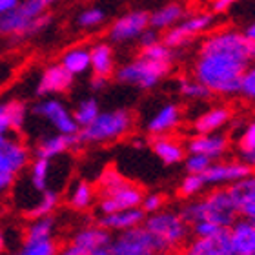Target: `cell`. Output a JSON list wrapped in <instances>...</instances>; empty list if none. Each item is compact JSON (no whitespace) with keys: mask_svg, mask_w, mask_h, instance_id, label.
I'll return each instance as SVG.
<instances>
[{"mask_svg":"<svg viewBox=\"0 0 255 255\" xmlns=\"http://www.w3.org/2000/svg\"><path fill=\"white\" fill-rule=\"evenodd\" d=\"M255 57V42L234 27L212 31L199 46L193 79L206 86L212 95L232 97L239 91L241 75Z\"/></svg>","mask_w":255,"mask_h":255,"instance_id":"1","label":"cell"},{"mask_svg":"<svg viewBox=\"0 0 255 255\" xmlns=\"http://www.w3.org/2000/svg\"><path fill=\"white\" fill-rule=\"evenodd\" d=\"M59 0H20L13 11L0 16V35L15 40L35 37L51 24L48 9Z\"/></svg>","mask_w":255,"mask_h":255,"instance_id":"2","label":"cell"},{"mask_svg":"<svg viewBox=\"0 0 255 255\" xmlns=\"http://www.w3.org/2000/svg\"><path fill=\"white\" fill-rule=\"evenodd\" d=\"M181 215L190 226L199 221H212L221 228H230L235 219L239 217L226 188H215L208 191L206 195H202L201 199L190 201L182 208Z\"/></svg>","mask_w":255,"mask_h":255,"instance_id":"3","label":"cell"},{"mask_svg":"<svg viewBox=\"0 0 255 255\" xmlns=\"http://www.w3.org/2000/svg\"><path fill=\"white\" fill-rule=\"evenodd\" d=\"M142 226L153 237L159 255H164L171 250H177L190 234V224L184 221L179 212L171 210H159L144 217Z\"/></svg>","mask_w":255,"mask_h":255,"instance_id":"4","label":"cell"},{"mask_svg":"<svg viewBox=\"0 0 255 255\" xmlns=\"http://www.w3.org/2000/svg\"><path fill=\"white\" fill-rule=\"evenodd\" d=\"M133 123H135L133 113L124 108L101 112L93 123L88 124L86 128H80L77 138H79V142L84 144L113 142V140L126 137L133 129Z\"/></svg>","mask_w":255,"mask_h":255,"instance_id":"5","label":"cell"},{"mask_svg":"<svg viewBox=\"0 0 255 255\" xmlns=\"http://www.w3.org/2000/svg\"><path fill=\"white\" fill-rule=\"evenodd\" d=\"M171 64L155 62L144 57L129 60L119 69H115V79L128 86H135L138 90H151L170 73Z\"/></svg>","mask_w":255,"mask_h":255,"instance_id":"6","label":"cell"},{"mask_svg":"<svg viewBox=\"0 0 255 255\" xmlns=\"http://www.w3.org/2000/svg\"><path fill=\"white\" fill-rule=\"evenodd\" d=\"M215 24V15L213 13H193L190 16H184L181 22H177L175 26L166 29L160 40L168 46L170 49L184 48L188 44L197 38L202 33H208Z\"/></svg>","mask_w":255,"mask_h":255,"instance_id":"7","label":"cell"},{"mask_svg":"<svg viewBox=\"0 0 255 255\" xmlns=\"http://www.w3.org/2000/svg\"><path fill=\"white\" fill-rule=\"evenodd\" d=\"M108 250L112 252V255H159L153 237L142 224L119 232L110 239Z\"/></svg>","mask_w":255,"mask_h":255,"instance_id":"8","label":"cell"},{"mask_svg":"<svg viewBox=\"0 0 255 255\" xmlns=\"http://www.w3.org/2000/svg\"><path fill=\"white\" fill-rule=\"evenodd\" d=\"M33 113L53 126L57 133H66V135H77L79 126L75 123L73 113L69 112L68 106L59 99H42L33 106Z\"/></svg>","mask_w":255,"mask_h":255,"instance_id":"9","label":"cell"},{"mask_svg":"<svg viewBox=\"0 0 255 255\" xmlns=\"http://www.w3.org/2000/svg\"><path fill=\"white\" fill-rule=\"evenodd\" d=\"M146 27H149V13L144 9H133L113 22L108 29V37L115 44H126L137 40Z\"/></svg>","mask_w":255,"mask_h":255,"instance_id":"10","label":"cell"},{"mask_svg":"<svg viewBox=\"0 0 255 255\" xmlns=\"http://www.w3.org/2000/svg\"><path fill=\"white\" fill-rule=\"evenodd\" d=\"M252 175V166L237 160H213L210 168L202 173V179L206 182V186H226L232 182H237L245 177Z\"/></svg>","mask_w":255,"mask_h":255,"instance_id":"11","label":"cell"},{"mask_svg":"<svg viewBox=\"0 0 255 255\" xmlns=\"http://www.w3.org/2000/svg\"><path fill=\"white\" fill-rule=\"evenodd\" d=\"M29 164V149L13 135H5L0 140V171L18 175Z\"/></svg>","mask_w":255,"mask_h":255,"instance_id":"12","label":"cell"},{"mask_svg":"<svg viewBox=\"0 0 255 255\" xmlns=\"http://www.w3.org/2000/svg\"><path fill=\"white\" fill-rule=\"evenodd\" d=\"M228 252L235 255H255L254 219H235L228 228Z\"/></svg>","mask_w":255,"mask_h":255,"instance_id":"13","label":"cell"},{"mask_svg":"<svg viewBox=\"0 0 255 255\" xmlns=\"http://www.w3.org/2000/svg\"><path fill=\"white\" fill-rule=\"evenodd\" d=\"M142 197H144V193L140 188L135 186L133 182H128L123 188H119V190L101 197L99 210H101V213L104 215V213H113V212H121V210H129V208H138Z\"/></svg>","mask_w":255,"mask_h":255,"instance_id":"14","label":"cell"},{"mask_svg":"<svg viewBox=\"0 0 255 255\" xmlns=\"http://www.w3.org/2000/svg\"><path fill=\"white\" fill-rule=\"evenodd\" d=\"M230 199L239 217L255 219V179L254 175L245 177L237 182H232L228 188Z\"/></svg>","mask_w":255,"mask_h":255,"instance_id":"15","label":"cell"},{"mask_svg":"<svg viewBox=\"0 0 255 255\" xmlns=\"http://www.w3.org/2000/svg\"><path fill=\"white\" fill-rule=\"evenodd\" d=\"M184 148H186V153H199L212 160H219L228 153L230 142L228 137H224L221 133H202V135L197 133L195 137L188 140Z\"/></svg>","mask_w":255,"mask_h":255,"instance_id":"16","label":"cell"},{"mask_svg":"<svg viewBox=\"0 0 255 255\" xmlns=\"http://www.w3.org/2000/svg\"><path fill=\"white\" fill-rule=\"evenodd\" d=\"M73 75H69L60 64H51L44 69L37 86V95L49 97V95H60L71 90L73 86Z\"/></svg>","mask_w":255,"mask_h":255,"instance_id":"17","label":"cell"},{"mask_svg":"<svg viewBox=\"0 0 255 255\" xmlns=\"http://www.w3.org/2000/svg\"><path fill=\"white\" fill-rule=\"evenodd\" d=\"M182 121V112L181 108L173 104V102H168V104H162V106L153 113V117L146 123V131L151 135V137H162V135H170L179 128Z\"/></svg>","mask_w":255,"mask_h":255,"instance_id":"18","label":"cell"},{"mask_svg":"<svg viewBox=\"0 0 255 255\" xmlns=\"http://www.w3.org/2000/svg\"><path fill=\"white\" fill-rule=\"evenodd\" d=\"M110 239H112L110 232L104 230L102 226H86V228L79 230L71 237L69 245L73 246L80 255H86L93 250H99V248L108 246L110 245Z\"/></svg>","mask_w":255,"mask_h":255,"instance_id":"19","label":"cell"},{"mask_svg":"<svg viewBox=\"0 0 255 255\" xmlns=\"http://www.w3.org/2000/svg\"><path fill=\"white\" fill-rule=\"evenodd\" d=\"M146 213L138 208H129V210H121V212L104 213L99 219V226H102L108 232H124V230L135 228L144 223Z\"/></svg>","mask_w":255,"mask_h":255,"instance_id":"20","label":"cell"},{"mask_svg":"<svg viewBox=\"0 0 255 255\" xmlns=\"http://www.w3.org/2000/svg\"><path fill=\"white\" fill-rule=\"evenodd\" d=\"M27 119V108L20 101L0 102V135L20 131Z\"/></svg>","mask_w":255,"mask_h":255,"instance_id":"21","label":"cell"},{"mask_svg":"<svg viewBox=\"0 0 255 255\" xmlns=\"http://www.w3.org/2000/svg\"><path fill=\"white\" fill-rule=\"evenodd\" d=\"M79 144L77 135H66V133H55L49 137H44L35 148V155L40 159L53 160L59 155H64L71 148H75Z\"/></svg>","mask_w":255,"mask_h":255,"instance_id":"22","label":"cell"},{"mask_svg":"<svg viewBox=\"0 0 255 255\" xmlns=\"http://www.w3.org/2000/svg\"><path fill=\"white\" fill-rule=\"evenodd\" d=\"M228 254V228L213 237H195L184 248L182 255H226Z\"/></svg>","mask_w":255,"mask_h":255,"instance_id":"23","label":"cell"},{"mask_svg":"<svg viewBox=\"0 0 255 255\" xmlns=\"http://www.w3.org/2000/svg\"><path fill=\"white\" fill-rule=\"evenodd\" d=\"M90 69L93 75L104 79L115 73V53L108 42H97L90 48Z\"/></svg>","mask_w":255,"mask_h":255,"instance_id":"24","label":"cell"},{"mask_svg":"<svg viewBox=\"0 0 255 255\" xmlns=\"http://www.w3.org/2000/svg\"><path fill=\"white\" fill-rule=\"evenodd\" d=\"M153 153L160 159V162H164L166 166L179 164L186 157V148L181 140L170 137V135H162V137H153L151 142Z\"/></svg>","mask_w":255,"mask_h":255,"instance_id":"25","label":"cell"},{"mask_svg":"<svg viewBox=\"0 0 255 255\" xmlns=\"http://www.w3.org/2000/svg\"><path fill=\"white\" fill-rule=\"evenodd\" d=\"M230 121H232V110L226 106H215V108H210L208 112H204L202 115H199L195 119L193 129L199 135H202V133H217Z\"/></svg>","mask_w":255,"mask_h":255,"instance_id":"26","label":"cell"},{"mask_svg":"<svg viewBox=\"0 0 255 255\" xmlns=\"http://www.w3.org/2000/svg\"><path fill=\"white\" fill-rule=\"evenodd\" d=\"M184 16H186V7L179 2H170L153 13H149V27H153L157 31H166L171 26H175L177 22H181Z\"/></svg>","mask_w":255,"mask_h":255,"instance_id":"27","label":"cell"},{"mask_svg":"<svg viewBox=\"0 0 255 255\" xmlns=\"http://www.w3.org/2000/svg\"><path fill=\"white\" fill-rule=\"evenodd\" d=\"M59 64L73 77L88 73L90 71V48H86V46L69 48L68 51H64Z\"/></svg>","mask_w":255,"mask_h":255,"instance_id":"28","label":"cell"},{"mask_svg":"<svg viewBox=\"0 0 255 255\" xmlns=\"http://www.w3.org/2000/svg\"><path fill=\"white\" fill-rule=\"evenodd\" d=\"M68 202L73 210L84 212V210L91 208V204L95 202V188L91 186L90 182L77 181L73 186H71V190H69Z\"/></svg>","mask_w":255,"mask_h":255,"instance_id":"29","label":"cell"},{"mask_svg":"<svg viewBox=\"0 0 255 255\" xmlns=\"http://www.w3.org/2000/svg\"><path fill=\"white\" fill-rule=\"evenodd\" d=\"M60 202L59 193L51 188L40 191V199H38L35 204H33L29 210H26V217L31 221V219H38V217H46V215H53V212L57 210Z\"/></svg>","mask_w":255,"mask_h":255,"instance_id":"30","label":"cell"},{"mask_svg":"<svg viewBox=\"0 0 255 255\" xmlns=\"http://www.w3.org/2000/svg\"><path fill=\"white\" fill-rule=\"evenodd\" d=\"M55 234V217L46 215V217L31 219L24 230V241H46L53 239Z\"/></svg>","mask_w":255,"mask_h":255,"instance_id":"31","label":"cell"},{"mask_svg":"<svg viewBox=\"0 0 255 255\" xmlns=\"http://www.w3.org/2000/svg\"><path fill=\"white\" fill-rule=\"evenodd\" d=\"M29 166V182L37 191H44L49 188V173H51V160L37 159L33 160Z\"/></svg>","mask_w":255,"mask_h":255,"instance_id":"32","label":"cell"},{"mask_svg":"<svg viewBox=\"0 0 255 255\" xmlns=\"http://www.w3.org/2000/svg\"><path fill=\"white\" fill-rule=\"evenodd\" d=\"M237 148H239L241 160L246 164L254 166L255 162V124L248 123L243 128V133L237 138Z\"/></svg>","mask_w":255,"mask_h":255,"instance_id":"33","label":"cell"},{"mask_svg":"<svg viewBox=\"0 0 255 255\" xmlns=\"http://www.w3.org/2000/svg\"><path fill=\"white\" fill-rule=\"evenodd\" d=\"M71 113H73L75 123H77V126L80 129V128H86L88 124L95 121L97 115L101 113V106H99V102L95 99H84V101H80L77 104V108Z\"/></svg>","mask_w":255,"mask_h":255,"instance_id":"34","label":"cell"},{"mask_svg":"<svg viewBox=\"0 0 255 255\" xmlns=\"http://www.w3.org/2000/svg\"><path fill=\"white\" fill-rule=\"evenodd\" d=\"M59 246L53 239L46 241H24L20 250L13 252L9 255H57Z\"/></svg>","mask_w":255,"mask_h":255,"instance_id":"35","label":"cell"},{"mask_svg":"<svg viewBox=\"0 0 255 255\" xmlns=\"http://www.w3.org/2000/svg\"><path fill=\"white\" fill-rule=\"evenodd\" d=\"M128 179L117 171L115 168H108V170L102 171L101 179H99V195L104 197L108 193H112V191L119 190V188H123L124 184H128Z\"/></svg>","mask_w":255,"mask_h":255,"instance_id":"36","label":"cell"},{"mask_svg":"<svg viewBox=\"0 0 255 255\" xmlns=\"http://www.w3.org/2000/svg\"><path fill=\"white\" fill-rule=\"evenodd\" d=\"M77 26L80 29H95V27L102 26L104 22H106V11L102 9V7H86L84 11H80L79 15H77Z\"/></svg>","mask_w":255,"mask_h":255,"instance_id":"37","label":"cell"},{"mask_svg":"<svg viewBox=\"0 0 255 255\" xmlns=\"http://www.w3.org/2000/svg\"><path fill=\"white\" fill-rule=\"evenodd\" d=\"M179 91H181L182 97H186L190 101H206L212 97L210 90L206 86H202L197 79H181Z\"/></svg>","mask_w":255,"mask_h":255,"instance_id":"38","label":"cell"},{"mask_svg":"<svg viewBox=\"0 0 255 255\" xmlns=\"http://www.w3.org/2000/svg\"><path fill=\"white\" fill-rule=\"evenodd\" d=\"M206 182L202 179V175H195V173H188L182 179L181 186H179V195L182 199H195L197 195H201L202 191L206 190Z\"/></svg>","mask_w":255,"mask_h":255,"instance_id":"39","label":"cell"},{"mask_svg":"<svg viewBox=\"0 0 255 255\" xmlns=\"http://www.w3.org/2000/svg\"><path fill=\"white\" fill-rule=\"evenodd\" d=\"M140 57L148 60H155V62L171 64L173 62V49H170L162 40H159V42L151 44V46L140 48Z\"/></svg>","mask_w":255,"mask_h":255,"instance_id":"40","label":"cell"},{"mask_svg":"<svg viewBox=\"0 0 255 255\" xmlns=\"http://www.w3.org/2000/svg\"><path fill=\"white\" fill-rule=\"evenodd\" d=\"M213 160L204 157V155L199 153H186L184 157V164H186V171L188 173H195V175H202L204 171L210 168Z\"/></svg>","mask_w":255,"mask_h":255,"instance_id":"41","label":"cell"},{"mask_svg":"<svg viewBox=\"0 0 255 255\" xmlns=\"http://www.w3.org/2000/svg\"><path fill=\"white\" fill-rule=\"evenodd\" d=\"M239 95H243L246 101H254L255 97V69L248 68L245 73L241 75L239 80Z\"/></svg>","mask_w":255,"mask_h":255,"instance_id":"42","label":"cell"},{"mask_svg":"<svg viewBox=\"0 0 255 255\" xmlns=\"http://www.w3.org/2000/svg\"><path fill=\"white\" fill-rule=\"evenodd\" d=\"M191 228H193L195 237H213V235L221 234L223 230H226V228H221L219 224L212 223V221H199V223H193Z\"/></svg>","mask_w":255,"mask_h":255,"instance_id":"43","label":"cell"},{"mask_svg":"<svg viewBox=\"0 0 255 255\" xmlns=\"http://www.w3.org/2000/svg\"><path fill=\"white\" fill-rule=\"evenodd\" d=\"M162 206H164V197L160 195V193H149V195H144L142 201H140V210H142L146 215L159 212V210H162Z\"/></svg>","mask_w":255,"mask_h":255,"instance_id":"44","label":"cell"},{"mask_svg":"<svg viewBox=\"0 0 255 255\" xmlns=\"http://www.w3.org/2000/svg\"><path fill=\"white\" fill-rule=\"evenodd\" d=\"M137 40H138V44H140V48H146V46H151V44L159 42L160 35L153 27H146V29L140 33V37H138Z\"/></svg>","mask_w":255,"mask_h":255,"instance_id":"45","label":"cell"},{"mask_svg":"<svg viewBox=\"0 0 255 255\" xmlns=\"http://www.w3.org/2000/svg\"><path fill=\"white\" fill-rule=\"evenodd\" d=\"M239 0H212V13L213 15H221V13H226L237 4Z\"/></svg>","mask_w":255,"mask_h":255,"instance_id":"46","label":"cell"},{"mask_svg":"<svg viewBox=\"0 0 255 255\" xmlns=\"http://www.w3.org/2000/svg\"><path fill=\"white\" fill-rule=\"evenodd\" d=\"M16 175H11V173H4L0 171V193H5L13 184H15Z\"/></svg>","mask_w":255,"mask_h":255,"instance_id":"47","label":"cell"},{"mask_svg":"<svg viewBox=\"0 0 255 255\" xmlns=\"http://www.w3.org/2000/svg\"><path fill=\"white\" fill-rule=\"evenodd\" d=\"M20 0H0V16L7 15L9 11H13L16 7Z\"/></svg>","mask_w":255,"mask_h":255,"instance_id":"48","label":"cell"},{"mask_svg":"<svg viewBox=\"0 0 255 255\" xmlns=\"http://www.w3.org/2000/svg\"><path fill=\"white\" fill-rule=\"evenodd\" d=\"M90 86H91V90H95V91H101L104 90L108 86V79H104V77H97V75H93L90 80Z\"/></svg>","mask_w":255,"mask_h":255,"instance_id":"49","label":"cell"},{"mask_svg":"<svg viewBox=\"0 0 255 255\" xmlns=\"http://www.w3.org/2000/svg\"><path fill=\"white\" fill-rule=\"evenodd\" d=\"M243 33H245V37H246V38H250V40H254V42H255V26H254V24H250V26H246V29H245Z\"/></svg>","mask_w":255,"mask_h":255,"instance_id":"50","label":"cell"},{"mask_svg":"<svg viewBox=\"0 0 255 255\" xmlns=\"http://www.w3.org/2000/svg\"><path fill=\"white\" fill-rule=\"evenodd\" d=\"M86 255H112V252L108 250V246H104V248H99V250H93V252H90V254H86Z\"/></svg>","mask_w":255,"mask_h":255,"instance_id":"51","label":"cell"},{"mask_svg":"<svg viewBox=\"0 0 255 255\" xmlns=\"http://www.w3.org/2000/svg\"><path fill=\"white\" fill-rule=\"evenodd\" d=\"M4 246H5V239H4V235L0 234V254L4 252Z\"/></svg>","mask_w":255,"mask_h":255,"instance_id":"52","label":"cell"},{"mask_svg":"<svg viewBox=\"0 0 255 255\" xmlns=\"http://www.w3.org/2000/svg\"><path fill=\"white\" fill-rule=\"evenodd\" d=\"M226 255H235V254H230V252H228V254H226Z\"/></svg>","mask_w":255,"mask_h":255,"instance_id":"53","label":"cell"}]
</instances>
